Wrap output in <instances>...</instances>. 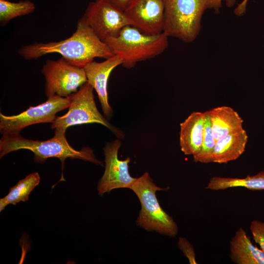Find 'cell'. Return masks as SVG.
<instances>
[{
    "label": "cell",
    "mask_w": 264,
    "mask_h": 264,
    "mask_svg": "<svg viewBox=\"0 0 264 264\" xmlns=\"http://www.w3.org/2000/svg\"><path fill=\"white\" fill-rule=\"evenodd\" d=\"M26 60L39 58L47 54L58 53L69 63L83 67L96 58L108 59L114 55L108 44L101 40L82 16L75 31L59 42L35 43L25 45L18 51Z\"/></svg>",
    "instance_id": "obj_1"
},
{
    "label": "cell",
    "mask_w": 264,
    "mask_h": 264,
    "mask_svg": "<svg viewBox=\"0 0 264 264\" xmlns=\"http://www.w3.org/2000/svg\"><path fill=\"white\" fill-rule=\"evenodd\" d=\"M21 149L28 150L33 153L35 161L40 163H44L48 158H58L61 161L62 169L67 158L80 159L102 165L91 148L85 147L77 151L72 147L66 139L65 133L55 132L52 138L45 141L28 139L19 134L2 135L0 140V158Z\"/></svg>",
    "instance_id": "obj_2"
},
{
    "label": "cell",
    "mask_w": 264,
    "mask_h": 264,
    "mask_svg": "<svg viewBox=\"0 0 264 264\" xmlns=\"http://www.w3.org/2000/svg\"><path fill=\"white\" fill-rule=\"evenodd\" d=\"M104 42L113 54L122 60V66L127 68L155 57L168 46V37L164 33L148 35L131 25L124 27L117 36L108 38Z\"/></svg>",
    "instance_id": "obj_3"
},
{
    "label": "cell",
    "mask_w": 264,
    "mask_h": 264,
    "mask_svg": "<svg viewBox=\"0 0 264 264\" xmlns=\"http://www.w3.org/2000/svg\"><path fill=\"white\" fill-rule=\"evenodd\" d=\"M138 197L141 209L137 220V224L149 231H156L161 234L174 237L178 227L173 218L160 206L156 192L166 190L157 186L147 172L136 179L131 186Z\"/></svg>",
    "instance_id": "obj_4"
},
{
    "label": "cell",
    "mask_w": 264,
    "mask_h": 264,
    "mask_svg": "<svg viewBox=\"0 0 264 264\" xmlns=\"http://www.w3.org/2000/svg\"><path fill=\"white\" fill-rule=\"evenodd\" d=\"M163 33L168 37L191 43L201 28L202 16L207 8V0H164Z\"/></svg>",
    "instance_id": "obj_5"
},
{
    "label": "cell",
    "mask_w": 264,
    "mask_h": 264,
    "mask_svg": "<svg viewBox=\"0 0 264 264\" xmlns=\"http://www.w3.org/2000/svg\"><path fill=\"white\" fill-rule=\"evenodd\" d=\"M93 90V88L87 82L76 92L70 95L71 103L67 112L56 116L52 123L51 129H55V132L66 133L70 126L96 123L108 128L118 137L123 138L124 135L122 132L110 123L98 111Z\"/></svg>",
    "instance_id": "obj_6"
},
{
    "label": "cell",
    "mask_w": 264,
    "mask_h": 264,
    "mask_svg": "<svg viewBox=\"0 0 264 264\" xmlns=\"http://www.w3.org/2000/svg\"><path fill=\"white\" fill-rule=\"evenodd\" d=\"M41 72L45 78L44 89L47 98L68 97L87 82L83 67L73 65L62 57L57 60H47Z\"/></svg>",
    "instance_id": "obj_7"
},
{
    "label": "cell",
    "mask_w": 264,
    "mask_h": 264,
    "mask_svg": "<svg viewBox=\"0 0 264 264\" xmlns=\"http://www.w3.org/2000/svg\"><path fill=\"white\" fill-rule=\"evenodd\" d=\"M70 95L53 96L36 106L30 107L17 115L7 116L0 113V132L3 135L19 134L24 128L36 124L52 123L59 111L68 108Z\"/></svg>",
    "instance_id": "obj_8"
},
{
    "label": "cell",
    "mask_w": 264,
    "mask_h": 264,
    "mask_svg": "<svg viewBox=\"0 0 264 264\" xmlns=\"http://www.w3.org/2000/svg\"><path fill=\"white\" fill-rule=\"evenodd\" d=\"M83 16L103 41L117 36L124 27L131 25L124 11L108 0L90 1Z\"/></svg>",
    "instance_id": "obj_9"
},
{
    "label": "cell",
    "mask_w": 264,
    "mask_h": 264,
    "mask_svg": "<svg viewBox=\"0 0 264 264\" xmlns=\"http://www.w3.org/2000/svg\"><path fill=\"white\" fill-rule=\"evenodd\" d=\"M121 142L119 139L108 143L104 148L105 169L99 180L97 190L100 195L118 188H130L136 179L129 173L130 158L118 159V153Z\"/></svg>",
    "instance_id": "obj_10"
},
{
    "label": "cell",
    "mask_w": 264,
    "mask_h": 264,
    "mask_svg": "<svg viewBox=\"0 0 264 264\" xmlns=\"http://www.w3.org/2000/svg\"><path fill=\"white\" fill-rule=\"evenodd\" d=\"M124 12L131 26L142 33L158 35L163 32L164 0H132Z\"/></svg>",
    "instance_id": "obj_11"
},
{
    "label": "cell",
    "mask_w": 264,
    "mask_h": 264,
    "mask_svg": "<svg viewBox=\"0 0 264 264\" xmlns=\"http://www.w3.org/2000/svg\"><path fill=\"white\" fill-rule=\"evenodd\" d=\"M122 64V60L117 56L114 55L102 62L93 61L84 67L87 82L97 92L102 110L107 118H110L112 115V110L109 103L108 93L109 78L112 71Z\"/></svg>",
    "instance_id": "obj_12"
},
{
    "label": "cell",
    "mask_w": 264,
    "mask_h": 264,
    "mask_svg": "<svg viewBox=\"0 0 264 264\" xmlns=\"http://www.w3.org/2000/svg\"><path fill=\"white\" fill-rule=\"evenodd\" d=\"M204 127V112H193L180 124L179 145L185 155L194 156L199 152Z\"/></svg>",
    "instance_id": "obj_13"
},
{
    "label": "cell",
    "mask_w": 264,
    "mask_h": 264,
    "mask_svg": "<svg viewBox=\"0 0 264 264\" xmlns=\"http://www.w3.org/2000/svg\"><path fill=\"white\" fill-rule=\"evenodd\" d=\"M230 257L237 264H264V253L252 243L242 227L230 241Z\"/></svg>",
    "instance_id": "obj_14"
},
{
    "label": "cell",
    "mask_w": 264,
    "mask_h": 264,
    "mask_svg": "<svg viewBox=\"0 0 264 264\" xmlns=\"http://www.w3.org/2000/svg\"><path fill=\"white\" fill-rule=\"evenodd\" d=\"M216 140L243 129V120L239 113L229 106H222L208 110Z\"/></svg>",
    "instance_id": "obj_15"
},
{
    "label": "cell",
    "mask_w": 264,
    "mask_h": 264,
    "mask_svg": "<svg viewBox=\"0 0 264 264\" xmlns=\"http://www.w3.org/2000/svg\"><path fill=\"white\" fill-rule=\"evenodd\" d=\"M247 141L244 129L219 139L216 141L212 162L226 163L237 159L244 152Z\"/></svg>",
    "instance_id": "obj_16"
},
{
    "label": "cell",
    "mask_w": 264,
    "mask_h": 264,
    "mask_svg": "<svg viewBox=\"0 0 264 264\" xmlns=\"http://www.w3.org/2000/svg\"><path fill=\"white\" fill-rule=\"evenodd\" d=\"M240 187L252 190H264V171L244 178L213 176L206 188L218 191Z\"/></svg>",
    "instance_id": "obj_17"
},
{
    "label": "cell",
    "mask_w": 264,
    "mask_h": 264,
    "mask_svg": "<svg viewBox=\"0 0 264 264\" xmlns=\"http://www.w3.org/2000/svg\"><path fill=\"white\" fill-rule=\"evenodd\" d=\"M40 181V176L37 172L32 173L20 180L9 189L7 195L0 199V212L9 204L16 205L21 201L28 200L31 192Z\"/></svg>",
    "instance_id": "obj_18"
},
{
    "label": "cell",
    "mask_w": 264,
    "mask_h": 264,
    "mask_svg": "<svg viewBox=\"0 0 264 264\" xmlns=\"http://www.w3.org/2000/svg\"><path fill=\"white\" fill-rule=\"evenodd\" d=\"M34 3L29 0L13 2L0 0V24L6 25L11 20L29 14L35 9Z\"/></svg>",
    "instance_id": "obj_19"
},
{
    "label": "cell",
    "mask_w": 264,
    "mask_h": 264,
    "mask_svg": "<svg viewBox=\"0 0 264 264\" xmlns=\"http://www.w3.org/2000/svg\"><path fill=\"white\" fill-rule=\"evenodd\" d=\"M216 141L207 110L204 112V127L201 148L199 152L193 156L194 161L201 163L212 162Z\"/></svg>",
    "instance_id": "obj_20"
},
{
    "label": "cell",
    "mask_w": 264,
    "mask_h": 264,
    "mask_svg": "<svg viewBox=\"0 0 264 264\" xmlns=\"http://www.w3.org/2000/svg\"><path fill=\"white\" fill-rule=\"evenodd\" d=\"M253 240L264 253V222L259 220L251 221L250 227Z\"/></svg>",
    "instance_id": "obj_21"
},
{
    "label": "cell",
    "mask_w": 264,
    "mask_h": 264,
    "mask_svg": "<svg viewBox=\"0 0 264 264\" xmlns=\"http://www.w3.org/2000/svg\"><path fill=\"white\" fill-rule=\"evenodd\" d=\"M178 245L179 249L188 258L190 264H197L194 247L186 239L184 238H179Z\"/></svg>",
    "instance_id": "obj_22"
},
{
    "label": "cell",
    "mask_w": 264,
    "mask_h": 264,
    "mask_svg": "<svg viewBox=\"0 0 264 264\" xmlns=\"http://www.w3.org/2000/svg\"><path fill=\"white\" fill-rule=\"evenodd\" d=\"M226 5L229 7L234 6L236 0H224ZM222 0H207L208 9H213L216 12L219 13V9L221 6Z\"/></svg>",
    "instance_id": "obj_23"
},
{
    "label": "cell",
    "mask_w": 264,
    "mask_h": 264,
    "mask_svg": "<svg viewBox=\"0 0 264 264\" xmlns=\"http://www.w3.org/2000/svg\"><path fill=\"white\" fill-rule=\"evenodd\" d=\"M248 0H243L234 10V13L237 16H242L246 12V6Z\"/></svg>",
    "instance_id": "obj_24"
},
{
    "label": "cell",
    "mask_w": 264,
    "mask_h": 264,
    "mask_svg": "<svg viewBox=\"0 0 264 264\" xmlns=\"http://www.w3.org/2000/svg\"><path fill=\"white\" fill-rule=\"evenodd\" d=\"M110 2L124 11L132 0H108Z\"/></svg>",
    "instance_id": "obj_25"
}]
</instances>
